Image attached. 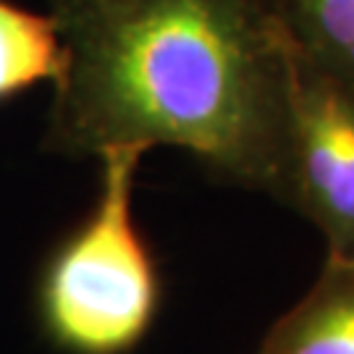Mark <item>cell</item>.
Here are the masks:
<instances>
[{"mask_svg": "<svg viewBox=\"0 0 354 354\" xmlns=\"http://www.w3.org/2000/svg\"><path fill=\"white\" fill-rule=\"evenodd\" d=\"M64 71V42L50 13L0 0V102L37 84H55Z\"/></svg>", "mask_w": 354, "mask_h": 354, "instance_id": "5b68a950", "label": "cell"}, {"mask_svg": "<svg viewBox=\"0 0 354 354\" xmlns=\"http://www.w3.org/2000/svg\"><path fill=\"white\" fill-rule=\"evenodd\" d=\"M294 42L354 84V0H279Z\"/></svg>", "mask_w": 354, "mask_h": 354, "instance_id": "8992f818", "label": "cell"}, {"mask_svg": "<svg viewBox=\"0 0 354 354\" xmlns=\"http://www.w3.org/2000/svg\"><path fill=\"white\" fill-rule=\"evenodd\" d=\"M145 150L97 155L100 184L89 213L45 257L37 320L64 354H131L160 310V273L134 218V178Z\"/></svg>", "mask_w": 354, "mask_h": 354, "instance_id": "7a4b0ae2", "label": "cell"}, {"mask_svg": "<svg viewBox=\"0 0 354 354\" xmlns=\"http://www.w3.org/2000/svg\"><path fill=\"white\" fill-rule=\"evenodd\" d=\"M64 42L42 147H176L286 197L291 35L279 0H50Z\"/></svg>", "mask_w": 354, "mask_h": 354, "instance_id": "6da1fadb", "label": "cell"}, {"mask_svg": "<svg viewBox=\"0 0 354 354\" xmlns=\"http://www.w3.org/2000/svg\"><path fill=\"white\" fill-rule=\"evenodd\" d=\"M260 354H354V257H328L320 279L268 333Z\"/></svg>", "mask_w": 354, "mask_h": 354, "instance_id": "277c9868", "label": "cell"}, {"mask_svg": "<svg viewBox=\"0 0 354 354\" xmlns=\"http://www.w3.org/2000/svg\"><path fill=\"white\" fill-rule=\"evenodd\" d=\"M283 203L320 228L328 257H354V84L315 64L294 37Z\"/></svg>", "mask_w": 354, "mask_h": 354, "instance_id": "3957f363", "label": "cell"}]
</instances>
